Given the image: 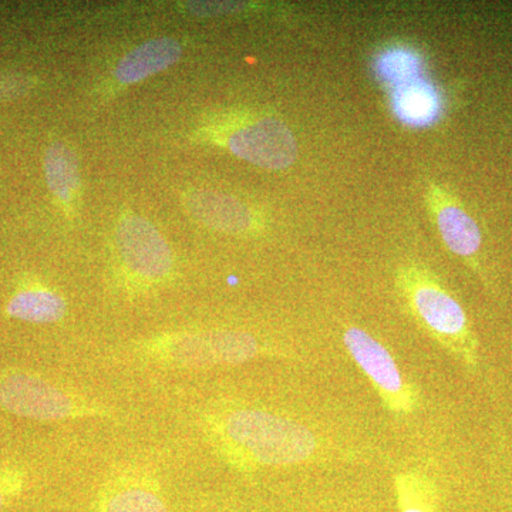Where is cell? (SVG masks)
Listing matches in <instances>:
<instances>
[{
  "label": "cell",
  "mask_w": 512,
  "mask_h": 512,
  "mask_svg": "<svg viewBox=\"0 0 512 512\" xmlns=\"http://www.w3.org/2000/svg\"><path fill=\"white\" fill-rule=\"evenodd\" d=\"M201 426L217 456L241 474L291 467L318 457V437L305 424L282 414L217 403L201 414Z\"/></svg>",
  "instance_id": "obj_1"
},
{
  "label": "cell",
  "mask_w": 512,
  "mask_h": 512,
  "mask_svg": "<svg viewBox=\"0 0 512 512\" xmlns=\"http://www.w3.org/2000/svg\"><path fill=\"white\" fill-rule=\"evenodd\" d=\"M394 284L407 311L448 355L471 372L480 366L478 339L461 303L423 262L404 261L394 271Z\"/></svg>",
  "instance_id": "obj_2"
},
{
  "label": "cell",
  "mask_w": 512,
  "mask_h": 512,
  "mask_svg": "<svg viewBox=\"0 0 512 512\" xmlns=\"http://www.w3.org/2000/svg\"><path fill=\"white\" fill-rule=\"evenodd\" d=\"M136 360L171 370L238 366L274 355L254 333L235 329L177 330L136 340L128 348Z\"/></svg>",
  "instance_id": "obj_3"
},
{
  "label": "cell",
  "mask_w": 512,
  "mask_h": 512,
  "mask_svg": "<svg viewBox=\"0 0 512 512\" xmlns=\"http://www.w3.org/2000/svg\"><path fill=\"white\" fill-rule=\"evenodd\" d=\"M0 407L15 416L37 421L113 420L117 416L109 404L25 372L0 377Z\"/></svg>",
  "instance_id": "obj_4"
},
{
  "label": "cell",
  "mask_w": 512,
  "mask_h": 512,
  "mask_svg": "<svg viewBox=\"0 0 512 512\" xmlns=\"http://www.w3.org/2000/svg\"><path fill=\"white\" fill-rule=\"evenodd\" d=\"M114 241L120 276L130 291H147L170 281L175 269L173 249L146 218H121Z\"/></svg>",
  "instance_id": "obj_5"
},
{
  "label": "cell",
  "mask_w": 512,
  "mask_h": 512,
  "mask_svg": "<svg viewBox=\"0 0 512 512\" xmlns=\"http://www.w3.org/2000/svg\"><path fill=\"white\" fill-rule=\"evenodd\" d=\"M343 343L350 357L365 373L387 412L410 416L420 407L416 384L403 376L390 350L366 330L350 326L343 332Z\"/></svg>",
  "instance_id": "obj_6"
},
{
  "label": "cell",
  "mask_w": 512,
  "mask_h": 512,
  "mask_svg": "<svg viewBox=\"0 0 512 512\" xmlns=\"http://www.w3.org/2000/svg\"><path fill=\"white\" fill-rule=\"evenodd\" d=\"M225 147L234 156L265 170L281 171L298 158V141L288 124L275 116L249 117L229 127Z\"/></svg>",
  "instance_id": "obj_7"
},
{
  "label": "cell",
  "mask_w": 512,
  "mask_h": 512,
  "mask_svg": "<svg viewBox=\"0 0 512 512\" xmlns=\"http://www.w3.org/2000/svg\"><path fill=\"white\" fill-rule=\"evenodd\" d=\"M424 200L448 251L487 284L483 264V234L476 220L453 192L436 181L427 183Z\"/></svg>",
  "instance_id": "obj_8"
},
{
  "label": "cell",
  "mask_w": 512,
  "mask_h": 512,
  "mask_svg": "<svg viewBox=\"0 0 512 512\" xmlns=\"http://www.w3.org/2000/svg\"><path fill=\"white\" fill-rule=\"evenodd\" d=\"M92 512H170L160 480L146 468H117L94 495Z\"/></svg>",
  "instance_id": "obj_9"
},
{
  "label": "cell",
  "mask_w": 512,
  "mask_h": 512,
  "mask_svg": "<svg viewBox=\"0 0 512 512\" xmlns=\"http://www.w3.org/2000/svg\"><path fill=\"white\" fill-rule=\"evenodd\" d=\"M185 207L194 220L224 234L248 235L261 229L249 205L222 192L191 191L185 195Z\"/></svg>",
  "instance_id": "obj_10"
},
{
  "label": "cell",
  "mask_w": 512,
  "mask_h": 512,
  "mask_svg": "<svg viewBox=\"0 0 512 512\" xmlns=\"http://www.w3.org/2000/svg\"><path fill=\"white\" fill-rule=\"evenodd\" d=\"M183 56V47L170 37L148 40L127 53L116 67V79L123 84H133L164 72Z\"/></svg>",
  "instance_id": "obj_11"
},
{
  "label": "cell",
  "mask_w": 512,
  "mask_h": 512,
  "mask_svg": "<svg viewBox=\"0 0 512 512\" xmlns=\"http://www.w3.org/2000/svg\"><path fill=\"white\" fill-rule=\"evenodd\" d=\"M6 312L10 318L23 322L52 325L66 318L67 302L52 289L29 288L19 291L10 299Z\"/></svg>",
  "instance_id": "obj_12"
},
{
  "label": "cell",
  "mask_w": 512,
  "mask_h": 512,
  "mask_svg": "<svg viewBox=\"0 0 512 512\" xmlns=\"http://www.w3.org/2000/svg\"><path fill=\"white\" fill-rule=\"evenodd\" d=\"M46 183L57 200L69 204L80 190V171L76 156L62 143H53L45 156Z\"/></svg>",
  "instance_id": "obj_13"
},
{
  "label": "cell",
  "mask_w": 512,
  "mask_h": 512,
  "mask_svg": "<svg viewBox=\"0 0 512 512\" xmlns=\"http://www.w3.org/2000/svg\"><path fill=\"white\" fill-rule=\"evenodd\" d=\"M399 512H437L439 490L436 481L420 470L400 471L394 477Z\"/></svg>",
  "instance_id": "obj_14"
},
{
  "label": "cell",
  "mask_w": 512,
  "mask_h": 512,
  "mask_svg": "<svg viewBox=\"0 0 512 512\" xmlns=\"http://www.w3.org/2000/svg\"><path fill=\"white\" fill-rule=\"evenodd\" d=\"M433 97L429 87L410 86L409 89L400 93L397 107L400 113L410 121L423 123V120L431 119L434 111H437V101H434Z\"/></svg>",
  "instance_id": "obj_15"
},
{
  "label": "cell",
  "mask_w": 512,
  "mask_h": 512,
  "mask_svg": "<svg viewBox=\"0 0 512 512\" xmlns=\"http://www.w3.org/2000/svg\"><path fill=\"white\" fill-rule=\"evenodd\" d=\"M185 9L197 18H220V16L239 15L254 8L248 2H187Z\"/></svg>",
  "instance_id": "obj_16"
},
{
  "label": "cell",
  "mask_w": 512,
  "mask_h": 512,
  "mask_svg": "<svg viewBox=\"0 0 512 512\" xmlns=\"http://www.w3.org/2000/svg\"><path fill=\"white\" fill-rule=\"evenodd\" d=\"M23 487V473L13 468H0V511Z\"/></svg>",
  "instance_id": "obj_17"
}]
</instances>
